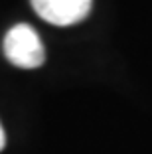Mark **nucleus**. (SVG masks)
Wrapping results in <instances>:
<instances>
[{
    "instance_id": "obj_1",
    "label": "nucleus",
    "mask_w": 152,
    "mask_h": 154,
    "mask_svg": "<svg viewBox=\"0 0 152 154\" xmlns=\"http://www.w3.org/2000/svg\"><path fill=\"white\" fill-rule=\"evenodd\" d=\"M4 55L12 65L36 69L44 65L45 50L38 32L28 24H16L4 36Z\"/></svg>"
},
{
    "instance_id": "obj_2",
    "label": "nucleus",
    "mask_w": 152,
    "mask_h": 154,
    "mask_svg": "<svg viewBox=\"0 0 152 154\" xmlns=\"http://www.w3.org/2000/svg\"><path fill=\"white\" fill-rule=\"evenodd\" d=\"M42 20L54 26H73L91 12V0H32Z\"/></svg>"
},
{
    "instance_id": "obj_3",
    "label": "nucleus",
    "mask_w": 152,
    "mask_h": 154,
    "mask_svg": "<svg viewBox=\"0 0 152 154\" xmlns=\"http://www.w3.org/2000/svg\"><path fill=\"white\" fill-rule=\"evenodd\" d=\"M6 146V134H4V128H2V125H0V150Z\"/></svg>"
}]
</instances>
